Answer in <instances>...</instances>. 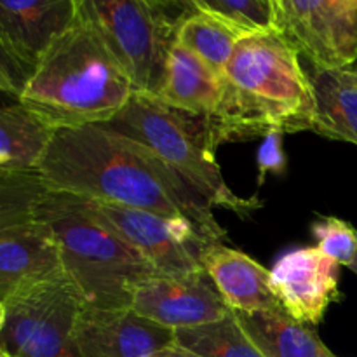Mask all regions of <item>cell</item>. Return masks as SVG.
I'll use <instances>...</instances> for the list:
<instances>
[{"label":"cell","mask_w":357,"mask_h":357,"mask_svg":"<svg viewBox=\"0 0 357 357\" xmlns=\"http://www.w3.org/2000/svg\"><path fill=\"white\" fill-rule=\"evenodd\" d=\"M49 190L188 218L225 241L215 206L149 146L103 124L56 129L37 167Z\"/></svg>","instance_id":"1"},{"label":"cell","mask_w":357,"mask_h":357,"mask_svg":"<svg viewBox=\"0 0 357 357\" xmlns=\"http://www.w3.org/2000/svg\"><path fill=\"white\" fill-rule=\"evenodd\" d=\"M222 100L208 117L216 145L268 131H310L314 91L310 73L291 42L272 28L248 31L222 75Z\"/></svg>","instance_id":"2"},{"label":"cell","mask_w":357,"mask_h":357,"mask_svg":"<svg viewBox=\"0 0 357 357\" xmlns=\"http://www.w3.org/2000/svg\"><path fill=\"white\" fill-rule=\"evenodd\" d=\"M135 93L117 58L77 17L38 59L17 103L56 131L107 124Z\"/></svg>","instance_id":"3"},{"label":"cell","mask_w":357,"mask_h":357,"mask_svg":"<svg viewBox=\"0 0 357 357\" xmlns=\"http://www.w3.org/2000/svg\"><path fill=\"white\" fill-rule=\"evenodd\" d=\"M35 220L54 234L65 274L91 309H129L136 286L159 272L117 232L91 215L80 197L45 190Z\"/></svg>","instance_id":"4"},{"label":"cell","mask_w":357,"mask_h":357,"mask_svg":"<svg viewBox=\"0 0 357 357\" xmlns=\"http://www.w3.org/2000/svg\"><path fill=\"white\" fill-rule=\"evenodd\" d=\"M103 126L149 146L213 206L239 216H250L261 208L257 197H239L227 185L216 162L218 145L208 117L174 110L152 94L135 93L126 107Z\"/></svg>","instance_id":"5"},{"label":"cell","mask_w":357,"mask_h":357,"mask_svg":"<svg viewBox=\"0 0 357 357\" xmlns=\"http://www.w3.org/2000/svg\"><path fill=\"white\" fill-rule=\"evenodd\" d=\"M77 17L128 72L136 93L157 96L176 24L145 0H75Z\"/></svg>","instance_id":"6"},{"label":"cell","mask_w":357,"mask_h":357,"mask_svg":"<svg viewBox=\"0 0 357 357\" xmlns=\"http://www.w3.org/2000/svg\"><path fill=\"white\" fill-rule=\"evenodd\" d=\"M0 347L13 357H84L75 338L86 305L68 278H59L6 300Z\"/></svg>","instance_id":"7"},{"label":"cell","mask_w":357,"mask_h":357,"mask_svg":"<svg viewBox=\"0 0 357 357\" xmlns=\"http://www.w3.org/2000/svg\"><path fill=\"white\" fill-rule=\"evenodd\" d=\"M84 208L117 232L159 274L181 275L206 272L202 257L211 244L222 243L194 222L143 209L84 199Z\"/></svg>","instance_id":"8"},{"label":"cell","mask_w":357,"mask_h":357,"mask_svg":"<svg viewBox=\"0 0 357 357\" xmlns=\"http://www.w3.org/2000/svg\"><path fill=\"white\" fill-rule=\"evenodd\" d=\"M272 26L314 68L357 61V0H268Z\"/></svg>","instance_id":"9"},{"label":"cell","mask_w":357,"mask_h":357,"mask_svg":"<svg viewBox=\"0 0 357 357\" xmlns=\"http://www.w3.org/2000/svg\"><path fill=\"white\" fill-rule=\"evenodd\" d=\"M129 309L173 331L220 321L232 312L206 272L152 275L136 286Z\"/></svg>","instance_id":"10"},{"label":"cell","mask_w":357,"mask_h":357,"mask_svg":"<svg viewBox=\"0 0 357 357\" xmlns=\"http://www.w3.org/2000/svg\"><path fill=\"white\" fill-rule=\"evenodd\" d=\"M340 267L316 246L295 248L271 268V289L279 305L309 326L324 319L328 307L340 298Z\"/></svg>","instance_id":"11"},{"label":"cell","mask_w":357,"mask_h":357,"mask_svg":"<svg viewBox=\"0 0 357 357\" xmlns=\"http://www.w3.org/2000/svg\"><path fill=\"white\" fill-rule=\"evenodd\" d=\"M84 357H157L174 342V331L131 309L84 307L75 328Z\"/></svg>","instance_id":"12"},{"label":"cell","mask_w":357,"mask_h":357,"mask_svg":"<svg viewBox=\"0 0 357 357\" xmlns=\"http://www.w3.org/2000/svg\"><path fill=\"white\" fill-rule=\"evenodd\" d=\"M58 241L38 220L0 232V300L65 278Z\"/></svg>","instance_id":"13"},{"label":"cell","mask_w":357,"mask_h":357,"mask_svg":"<svg viewBox=\"0 0 357 357\" xmlns=\"http://www.w3.org/2000/svg\"><path fill=\"white\" fill-rule=\"evenodd\" d=\"M75 21V0H0V37L31 70Z\"/></svg>","instance_id":"14"},{"label":"cell","mask_w":357,"mask_h":357,"mask_svg":"<svg viewBox=\"0 0 357 357\" xmlns=\"http://www.w3.org/2000/svg\"><path fill=\"white\" fill-rule=\"evenodd\" d=\"M202 267L232 312L282 309L271 289V271L250 255L215 243L206 250Z\"/></svg>","instance_id":"15"},{"label":"cell","mask_w":357,"mask_h":357,"mask_svg":"<svg viewBox=\"0 0 357 357\" xmlns=\"http://www.w3.org/2000/svg\"><path fill=\"white\" fill-rule=\"evenodd\" d=\"M222 75L213 72L190 49L173 40L157 98L174 110L213 117L222 100Z\"/></svg>","instance_id":"16"},{"label":"cell","mask_w":357,"mask_h":357,"mask_svg":"<svg viewBox=\"0 0 357 357\" xmlns=\"http://www.w3.org/2000/svg\"><path fill=\"white\" fill-rule=\"evenodd\" d=\"M310 131L357 146V84L349 68H314Z\"/></svg>","instance_id":"17"},{"label":"cell","mask_w":357,"mask_h":357,"mask_svg":"<svg viewBox=\"0 0 357 357\" xmlns=\"http://www.w3.org/2000/svg\"><path fill=\"white\" fill-rule=\"evenodd\" d=\"M234 316L264 357H335L309 324L296 321L284 309Z\"/></svg>","instance_id":"18"},{"label":"cell","mask_w":357,"mask_h":357,"mask_svg":"<svg viewBox=\"0 0 357 357\" xmlns=\"http://www.w3.org/2000/svg\"><path fill=\"white\" fill-rule=\"evenodd\" d=\"M54 129L21 103L0 107V171L37 173Z\"/></svg>","instance_id":"19"},{"label":"cell","mask_w":357,"mask_h":357,"mask_svg":"<svg viewBox=\"0 0 357 357\" xmlns=\"http://www.w3.org/2000/svg\"><path fill=\"white\" fill-rule=\"evenodd\" d=\"M244 31L237 24L206 13H190L178 23L174 40L197 54L213 72L223 75Z\"/></svg>","instance_id":"20"},{"label":"cell","mask_w":357,"mask_h":357,"mask_svg":"<svg viewBox=\"0 0 357 357\" xmlns=\"http://www.w3.org/2000/svg\"><path fill=\"white\" fill-rule=\"evenodd\" d=\"M174 344L199 357H264L234 312L213 323L174 330Z\"/></svg>","instance_id":"21"},{"label":"cell","mask_w":357,"mask_h":357,"mask_svg":"<svg viewBox=\"0 0 357 357\" xmlns=\"http://www.w3.org/2000/svg\"><path fill=\"white\" fill-rule=\"evenodd\" d=\"M47 187L37 173L10 174L0 183V232L35 218V208Z\"/></svg>","instance_id":"22"},{"label":"cell","mask_w":357,"mask_h":357,"mask_svg":"<svg viewBox=\"0 0 357 357\" xmlns=\"http://www.w3.org/2000/svg\"><path fill=\"white\" fill-rule=\"evenodd\" d=\"M190 13H206L243 28L257 31L272 28L268 0H183Z\"/></svg>","instance_id":"23"},{"label":"cell","mask_w":357,"mask_h":357,"mask_svg":"<svg viewBox=\"0 0 357 357\" xmlns=\"http://www.w3.org/2000/svg\"><path fill=\"white\" fill-rule=\"evenodd\" d=\"M317 250L337 261L338 265H349L357 255V230L345 220L337 216H319L310 225Z\"/></svg>","instance_id":"24"},{"label":"cell","mask_w":357,"mask_h":357,"mask_svg":"<svg viewBox=\"0 0 357 357\" xmlns=\"http://www.w3.org/2000/svg\"><path fill=\"white\" fill-rule=\"evenodd\" d=\"M31 72L33 70L26 63L21 61L16 52L0 37V93L9 94L17 100Z\"/></svg>","instance_id":"25"},{"label":"cell","mask_w":357,"mask_h":357,"mask_svg":"<svg viewBox=\"0 0 357 357\" xmlns=\"http://www.w3.org/2000/svg\"><path fill=\"white\" fill-rule=\"evenodd\" d=\"M282 136L284 132L281 131H268L264 136L260 149L257 155L258 166V183H264L268 173L282 174L286 171V153L284 145H282Z\"/></svg>","instance_id":"26"},{"label":"cell","mask_w":357,"mask_h":357,"mask_svg":"<svg viewBox=\"0 0 357 357\" xmlns=\"http://www.w3.org/2000/svg\"><path fill=\"white\" fill-rule=\"evenodd\" d=\"M145 2L150 3L155 10H159L160 14H164L167 20L173 21L176 26L187 14H190L183 0H145Z\"/></svg>","instance_id":"27"},{"label":"cell","mask_w":357,"mask_h":357,"mask_svg":"<svg viewBox=\"0 0 357 357\" xmlns=\"http://www.w3.org/2000/svg\"><path fill=\"white\" fill-rule=\"evenodd\" d=\"M157 357H199V356H195L194 352L187 351V349L180 347V345H176L173 342V344L167 345L166 349H162Z\"/></svg>","instance_id":"28"},{"label":"cell","mask_w":357,"mask_h":357,"mask_svg":"<svg viewBox=\"0 0 357 357\" xmlns=\"http://www.w3.org/2000/svg\"><path fill=\"white\" fill-rule=\"evenodd\" d=\"M6 317H7V309H6V303L0 300V333L3 330V324H6Z\"/></svg>","instance_id":"29"},{"label":"cell","mask_w":357,"mask_h":357,"mask_svg":"<svg viewBox=\"0 0 357 357\" xmlns=\"http://www.w3.org/2000/svg\"><path fill=\"white\" fill-rule=\"evenodd\" d=\"M347 68H349V73L352 75V79H354V82L357 84V63H354L352 66H347Z\"/></svg>","instance_id":"30"},{"label":"cell","mask_w":357,"mask_h":357,"mask_svg":"<svg viewBox=\"0 0 357 357\" xmlns=\"http://www.w3.org/2000/svg\"><path fill=\"white\" fill-rule=\"evenodd\" d=\"M349 268H351L352 272H354V274L357 275V255H356V258H354V261H352L351 265H349Z\"/></svg>","instance_id":"31"},{"label":"cell","mask_w":357,"mask_h":357,"mask_svg":"<svg viewBox=\"0 0 357 357\" xmlns=\"http://www.w3.org/2000/svg\"><path fill=\"white\" fill-rule=\"evenodd\" d=\"M0 357H13L3 347H0Z\"/></svg>","instance_id":"32"},{"label":"cell","mask_w":357,"mask_h":357,"mask_svg":"<svg viewBox=\"0 0 357 357\" xmlns=\"http://www.w3.org/2000/svg\"><path fill=\"white\" fill-rule=\"evenodd\" d=\"M7 176H10V173H3V171H0V183H2Z\"/></svg>","instance_id":"33"}]
</instances>
